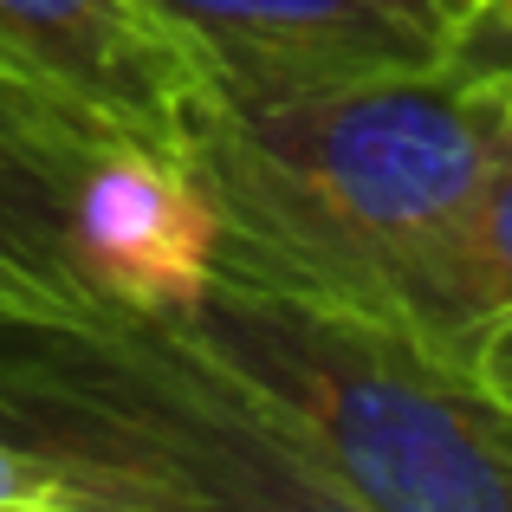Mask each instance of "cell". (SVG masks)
<instances>
[{
	"label": "cell",
	"mask_w": 512,
	"mask_h": 512,
	"mask_svg": "<svg viewBox=\"0 0 512 512\" xmlns=\"http://www.w3.org/2000/svg\"><path fill=\"white\" fill-rule=\"evenodd\" d=\"M506 156V91L448 65L286 104L214 98L195 124V169L221 214L214 273L363 318L467 376L493 325L467 227Z\"/></svg>",
	"instance_id": "6da1fadb"
},
{
	"label": "cell",
	"mask_w": 512,
	"mask_h": 512,
	"mask_svg": "<svg viewBox=\"0 0 512 512\" xmlns=\"http://www.w3.org/2000/svg\"><path fill=\"white\" fill-rule=\"evenodd\" d=\"M182 331L331 506L512 512V415L454 363L234 273H214Z\"/></svg>",
	"instance_id": "7a4b0ae2"
},
{
	"label": "cell",
	"mask_w": 512,
	"mask_h": 512,
	"mask_svg": "<svg viewBox=\"0 0 512 512\" xmlns=\"http://www.w3.org/2000/svg\"><path fill=\"white\" fill-rule=\"evenodd\" d=\"M0 435L72 506H331L182 325L0 318Z\"/></svg>",
	"instance_id": "3957f363"
},
{
	"label": "cell",
	"mask_w": 512,
	"mask_h": 512,
	"mask_svg": "<svg viewBox=\"0 0 512 512\" xmlns=\"http://www.w3.org/2000/svg\"><path fill=\"white\" fill-rule=\"evenodd\" d=\"M221 104H286L389 72H435L448 20L415 0H150Z\"/></svg>",
	"instance_id": "277c9868"
},
{
	"label": "cell",
	"mask_w": 512,
	"mask_h": 512,
	"mask_svg": "<svg viewBox=\"0 0 512 512\" xmlns=\"http://www.w3.org/2000/svg\"><path fill=\"white\" fill-rule=\"evenodd\" d=\"M0 85L195 156L214 85L150 0H0Z\"/></svg>",
	"instance_id": "5b68a950"
},
{
	"label": "cell",
	"mask_w": 512,
	"mask_h": 512,
	"mask_svg": "<svg viewBox=\"0 0 512 512\" xmlns=\"http://www.w3.org/2000/svg\"><path fill=\"white\" fill-rule=\"evenodd\" d=\"M467 273L487 318H512V156L480 188L474 227H467Z\"/></svg>",
	"instance_id": "8992f818"
},
{
	"label": "cell",
	"mask_w": 512,
	"mask_h": 512,
	"mask_svg": "<svg viewBox=\"0 0 512 512\" xmlns=\"http://www.w3.org/2000/svg\"><path fill=\"white\" fill-rule=\"evenodd\" d=\"M441 65L474 78V85L512 91V0H467L448 26Z\"/></svg>",
	"instance_id": "52a82bcc"
},
{
	"label": "cell",
	"mask_w": 512,
	"mask_h": 512,
	"mask_svg": "<svg viewBox=\"0 0 512 512\" xmlns=\"http://www.w3.org/2000/svg\"><path fill=\"white\" fill-rule=\"evenodd\" d=\"M59 506H72L65 480L39 454H26L20 441L0 435V512H59Z\"/></svg>",
	"instance_id": "ba28073f"
},
{
	"label": "cell",
	"mask_w": 512,
	"mask_h": 512,
	"mask_svg": "<svg viewBox=\"0 0 512 512\" xmlns=\"http://www.w3.org/2000/svg\"><path fill=\"white\" fill-rule=\"evenodd\" d=\"M467 376H474V389L493 402V409H506V415H512V318H493V325L480 331Z\"/></svg>",
	"instance_id": "9c48e42d"
},
{
	"label": "cell",
	"mask_w": 512,
	"mask_h": 512,
	"mask_svg": "<svg viewBox=\"0 0 512 512\" xmlns=\"http://www.w3.org/2000/svg\"><path fill=\"white\" fill-rule=\"evenodd\" d=\"M415 7H428V13H435V20H448V26H454V13H461L467 0H415Z\"/></svg>",
	"instance_id": "30bf717a"
},
{
	"label": "cell",
	"mask_w": 512,
	"mask_h": 512,
	"mask_svg": "<svg viewBox=\"0 0 512 512\" xmlns=\"http://www.w3.org/2000/svg\"><path fill=\"white\" fill-rule=\"evenodd\" d=\"M506 104H512V91H506Z\"/></svg>",
	"instance_id": "8fae6325"
}]
</instances>
